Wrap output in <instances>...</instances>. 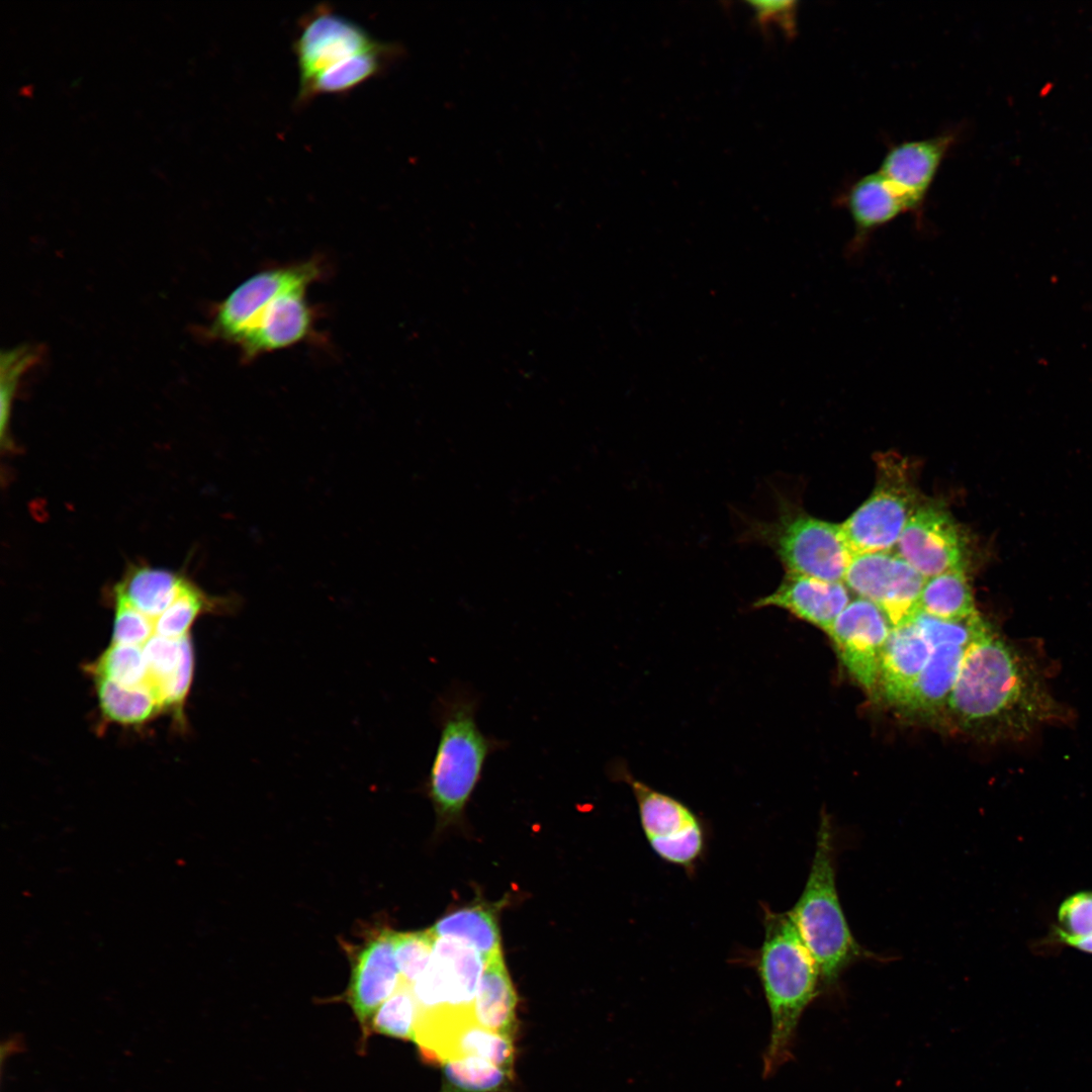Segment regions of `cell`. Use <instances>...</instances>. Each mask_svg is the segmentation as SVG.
I'll return each mask as SVG.
<instances>
[{
    "label": "cell",
    "instance_id": "cell-6",
    "mask_svg": "<svg viewBox=\"0 0 1092 1092\" xmlns=\"http://www.w3.org/2000/svg\"><path fill=\"white\" fill-rule=\"evenodd\" d=\"M872 494L841 525L853 555L894 551L908 521L924 500L914 467L897 453L875 456Z\"/></svg>",
    "mask_w": 1092,
    "mask_h": 1092
},
{
    "label": "cell",
    "instance_id": "cell-10",
    "mask_svg": "<svg viewBox=\"0 0 1092 1092\" xmlns=\"http://www.w3.org/2000/svg\"><path fill=\"white\" fill-rule=\"evenodd\" d=\"M926 578L895 551L853 555L844 584L858 598L871 601L892 627L913 620Z\"/></svg>",
    "mask_w": 1092,
    "mask_h": 1092
},
{
    "label": "cell",
    "instance_id": "cell-16",
    "mask_svg": "<svg viewBox=\"0 0 1092 1092\" xmlns=\"http://www.w3.org/2000/svg\"><path fill=\"white\" fill-rule=\"evenodd\" d=\"M308 287L298 286L281 293L261 312L237 344L244 359L250 361L291 347L311 335L314 313L306 297Z\"/></svg>",
    "mask_w": 1092,
    "mask_h": 1092
},
{
    "label": "cell",
    "instance_id": "cell-37",
    "mask_svg": "<svg viewBox=\"0 0 1092 1092\" xmlns=\"http://www.w3.org/2000/svg\"><path fill=\"white\" fill-rule=\"evenodd\" d=\"M113 598L115 615L112 643L143 646L155 634V620L123 598L117 595H113Z\"/></svg>",
    "mask_w": 1092,
    "mask_h": 1092
},
{
    "label": "cell",
    "instance_id": "cell-20",
    "mask_svg": "<svg viewBox=\"0 0 1092 1092\" xmlns=\"http://www.w3.org/2000/svg\"><path fill=\"white\" fill-rule=\"evenodd\" d=\"M843 204L855 226L856 246L874 230L910 211L902 195L878 170L857 179L845 193Z\"/></svg>",
    "mask_w": 1092,
    "mask_h": 1092
},
{
    "label": "cell",
    "instance_id": "cell-15",
    "mask_svg": "<svg viewBox=\"0 0 1092 1092\" xmlns=\"http://www.w3.org/2000/svg\"><path fill=\"white\" fill-rule=\"evenodd\" d=\"M956 140L952 132L892 146L878 171L893 185L910 211L919 209Z\"/></svg>",
    "mask_w": 1092,
    "mask_h": 1092
},
{
    "label": "cell",
    "instance_id": "cell-21",
    "mask_svg": "<svg viewBox=\"0 0 1092 1092\" xmlns=\"http://www.w3.org/2000/svg\"><path fill=\"white\" fill-rule=\"evenodd\" d=\"M517 993L503 954L484 963L473 1003L475 1022L512 1039L517 1031Z\"/></svg>",
    "mask_w": 1092,
    "mask_h": 1092
},
{
    "label": "cell",
    "instance_id": "cell-3",
    "mask_svg": "<svg viewBox=\"0 0 1092 1092\" xmlns=\"http://www.w3.org/2000/svg\"><path fill=\"white\" fill-rule=\"evenodd\" d=\"M478 706L479 697L462 685L449 688L435 705L439 741L425 787L445 824L461 817L488 756L508 746L480 730Z\"/></svg>",
    "mask_w": 1092,
    "mask_h": 1092
},
{
    "label": "cell",
    "instance_id": "cell-8",
    "mask_svg": "<svg viewBox=\"0 0 1092 1092\" xmlns=\"http://www.w3.org/2000/svg\"><path fill=\"white\" fill-rule=\"evenodd\" d=\"M610 771L631 788L652 850L669 863L694 866L705 846L703 825L697 815L677 799L635 779L623 764L614 763Z\"/></svg>",
    "mask_w": 1092,
    "mask_h": 1092
},
{
    "label": "cell",
    "instance_id": "cell-9",
    "mask_svg": "<svg viewBox=\"0 0 1092 1092\" xmlns=\"http://www.w3.org/2000/svg\"><path fill=\"white\" fill-rule=\"evenodd\" d=\"M896 553L925 578L968 570L970 540L944 503L924 498L908 521Z\"/></svg>",
    "mask_w": 1092,
    "mask_h": 1092
},
{
    "label": "cell",
    "instance_id": "cell-40",
    "mask_svg": "<svg viewBox=\"0 0 1092 1092\" xmlns=\"http://www.w3.org/2000/svg\"><path fill=\"white\" fill-rule=\"evenodd\" d=\"M1070 946L1087 953H1092V937L1075 941Z\"/></svg>",
    "mask_w": 1092,
    "mask_h": 1092
},
{
    "label": "cell",
    "instance_id": "cell-11",
    "mask_svg": "<svg viewBox=\"0 0 1092 1092\" xmlns=\"http://www.w3.org/2000/svg\"><path fill=\"white\" fill-rule=\"evenodd\" d=\"M323 273V265L315 259L255 273L217 305L209 335L238 344L277 296L294 287L310 286Z\"/></svg>",
    "mask_w": 1092,
    "mask_h": 1092
},
{
    "label": "cell",
    "instance_id": "cell-23",
    "mask_svg": "<svg viewBox=\"0 0 1092 1092\" xmlns=\"http://www.w3.org/2000/svg\"><path fill=\"white\" fill-rule=\"evenodd\" d=\"M186 581L167 569L134 565L127 569L112 594L156 620L175 601Z\"/></svg>",
    "mask_w": 1092,
    "mask_h": 1092
},
{
    "label": "cell",
    "instance_id": "cell-4",
    "mask_svg": "<svg viewBox=\"0 0 1092 1092\" xmlns=\"http://www.w3.org/2000/svg\"><path fill=\"white\" fill-rule=\"evenodd\" d=\"M826 984L836 982L852 963L867 957L847 924L839 902L834 867V834L827 814L817 831L816 848L804 890L789 911Z\"/></svg>",
    "mask_w": 1092,
    "mask_h": 1092
},
{
    "label": "cell",
    "instance_id": "cell-36",
    "mask_svg": "<svg viewBox=\"0 0 1092 1092\" xmlns=\"http://www.w3.org/2000/svg\"><path fill=\"white\" fill-rule=\"evenodd\" d=\"M1092 937V892H1078L1069 896L1058 911V925L1055 938L1061 943L1073 942Z\"/></svg>",
    "mask_w": 1092,
    "mask_h": 1092
},
{
    "label": "cell",
    "instance_id": "cell-31",
    "mask_svg": "<svg viewBox=\"0 0 1092 1092\" xmlns=\"http://www.w3.org/2000/svg\"><path fill=\"white\" fill-rule=\"evenodd\" d=\"M418 1004L411 985L400 981L396 991L377 1009L370 1032L412 1040L416 1043Z\"/></svg>",
    "mask_w": 1092,
    "mask_h": 1092
},
{
    "label": "cell",
    "instance_id": "cell-29",
    "mask_svg": "<svg viewBox=\"0 0 1092 1092\" xmlns=\"http://www.w3.org/2000/svg\"><path fill=\"white\" fill-rule=\"evenodd\" d=\"M87 671L125 687L149 685V669L143 646L111 643Z\"/></svg>",
    "mask_w": 1092,
    "mask_h": 1092
},
{
    "label": "cell",
    "instance_id": "cell-14",
    "mask_svg": "<svg viewBox=\"0 0 1092 1092\" xmlns=\"http://www.w3.org/2000/svg\"><path fill=\"white\" fill-rule=\"evenodd\" d=\"M394 930L383 928L372 934L352 962L347 1002L369 1035V1025L377 1009L396 991L400 983L394 944Z\"/></svg>",
    "mask_w": 1092,
    "mask_h": 1092
},
{
    "label": "cell",
    "instance_id": "cell-7",
    "mask_svg": "<svg viewBox=\"0 0 1092 1092\" xmlns=\"http://www.w3.org/2000/svg\"><path fill=\"white\" fill-rule=\"evenodd\" d=\"M484 968L480 953L468 943L436 938L427 968L411 985L418 1018L441 1014L473 1017V1003Z\"/></svg>",
    "mask_w": 1092,
    "mask_h": 1092
},
{
    "label": "cell",
    "instance_id": "cell-38",
    "mask_svg": "<svg viewBox=\"0 0 1092 1092\" xmlns=\"http://www.w3.org/2000/svg\"><path fill=\"white\" fill-rule=\"evenodd\" d=\"M182 658L174 676L161 692L164 708H170L181 714L185 699L191 687L194 670V654L189 634L181 638Z\"/></svg>",
    "mask_w": 1092,
    "mask_h": 1092
},
{
    "label": "cell",
    "instance_id": "cell-19",
    "mask_svg": "<svg viewBox=\"0 0 1092 1092\" xmlns=\"http://www.w3.org/2000/svg\"><path fill=\"white\" fill-rule=\"evenodd\" d=\"M968 649L950 644L934 646L914 689L899 709L922 719L943 715Z\"/></svg>",
    "mask_w": 1092,
    "mask_h": 1092
},
{
    "label": "cell",
    "instance_id": "cell-28",
    "mask_svg": "<svg viewBox=\"0 0 1092 1092\" xmlns=\"http://www.w3.org/2000/svg\"><path fill=\"white\" fill-rule=\"evenodd\" d=\"M512 1077L476 1056L449 1059L442 1064L441 1092H503Z\"/></svg>",
    "mask_w": 1092,
    "mask_h": 1092
},
{
    "label": "cell",
    "instance_id": "cell-33",
    "mask_svg": "<svg viewBox=\"0 0 1092 1092\" xmlns=\"http://www.w3.org/2000/svg\"><path fill=\"white\" fill-rule=\"evenodd\" d=\"M436 937L429 929L393 933L394 954L400 981L413 985L427 968Z\"/></svg>",
    "mask_w": 1092,
    "mask_h": 1092
},
{
    "label": "cell",
    "instance_id": "cell-39",
    "mask_svg": "<svg viewBox=\"0 0 1092 1092\" xmlns=\"http://www.w3.org/2000/svg\"><path fill=\"white\" fill-rule=\"evenodd\" d=\"M749 4L761 28L768 29L775 26L789 36L796 32L797 2L751 1Z\"/></svg>",
    "mask_w": 1092,
    "mask_h": 1092
},
{
    "label": "cell",
    "instance_id": "cell-26",
    "mask_svg": "<svg viewBox=\"0 0 1092 1092\" xmlns=\"http://www.w3.org/2000/svg\"><path fill=\"white\" fill-rule=\"evenodd\" d=\"M100 710L107 720L122 725H140L164 709L149 686L125 687L104 678H94Z\"/></svg>",
    "mask_w": 1092,
    "mask_h": 1092
},
{
    "label": "cell",
    "instance_id": "cell-12",
    "mask_svg": "<svg viewBox=\"0 0 1092 1092\" xmlns=\"http://www.w3.org/2000/svg\"><path fill=\"white\" fill-rule=\"evenodd\" d=\"M891 629L877 605L857 598L838 615L828 633L849 674L874 698L879 697L881 661Z\"/></svg>",
    "mask_w": 1092,
    "mask_h": 1092
},
{
    "label": "cell",
    "instance_id": "cell-35",
    "mask_svg": "<svg viewBox=\"0 0 1092 1092\" xmlns=\"http://www.w3.org/2000/svg\"><path fill=\"white\" fill-rule=\"evenodd\" d=\"M143 651L149 669V686L161 699L162 690L174 676L181 662V638L171 639L154 634L143 645Z\"/></svg>",
    "mask_w": 1092,
    "mask_h": 1092
},
{
    "label": "cell",
    "instance_id": "cell-5",
    "mask_svg": "<svg viewBox=\"0 0 1092 1092\" xmlns=\"http://www.w3.org/2000/svg\"><path fill=\"white\" fill-rule=\"evenodd\" d=\"M771 520L747 519L741 540L769 548L786 573L843 582L853 557L841 525L811 516L777 494Z\"/></svg>",
    "mask_w": 1092,
    "mask_h": 1092
},
{
    "label": "cell",
    "instance_id": "cell-18",
    "mask_svg": "<svg viewBox=\"0 0 1092 1092\" xmlns=\"http://www.w3.org/2000/svg\"><path fill=\"white\" fill-rule=\"evenodd\" d=\"M932 649L913 620L892 627L881 661L879 696L900 708L914 689Z\"/></svg>",
    "mask_w": 1092,
    "mask_h": 1092
},
{
    "label": "cell",
    "instance_id": "cell-1",
    "mask_svg": "<svg viewBox=\"0 0 1092 1092\" xmlns=\"http://www.w3.org/2000/svg\"><path fill=\"white\" fill-rule=\"evenodd\" d=\"M1066 712L1036 660L995 632L967 650L944 713L961 731L997 741L1024 738Z\"/></svg>",
    "mask_w": 1092,
    "mask_h": 1092
},
{
    "label": "cell",
    "instance_id": "cell-34",
    "mask_svg": "<svg viewBox=\"0 0 1092 1092\" xmlns=\"http://www.w3.org/2000/svg\"><path fill=\"white\" fill-rule=\"evenodd\" d=\"M37 353L31 347H18L2 352L0 362L1 396V443L9 447L8 424L12 399L21 375L36 361Z\"/></svg>",
    "mask_w": 1092,
    "mask_h": 1092
},
{
    "label": "cell",
    "instance_id": "cell-27",
    "mask_svg": "<svg viewBox=\"0 0 1092 1092\" xmlns=\"http://www.w3.org/2000/svg\"><path fill=\"white\" fill-rule=\"evenodd\" d=\"M236 606V599L208 596L187 580L175 601L155 620V634L171 639L182 638L188 634L198 616L225 613Z\"/></svg>",
    "mask_w": 1092,
    "mask_h": 1092
},
{
    "label": "cell",
    "instance_id": "cell-22",
    "mask_svg": "<svg viewBox=\"0 0 1092 1092\" xmlns=\"http://www.w3.org/2000/svg\"><path fill=\"white\" fill-rule=\"evenodd\" d=\"M399 50L394 43L382 42L374 50L346 59L299 89L297 102L303 104L321 94H341L356 88L382 72L398 56Z\"/></svg>",
    "mask_w": 1092,
    "mask_h": 1092
},
{
    "label": "cell",
    "instance_id": "cell-13",
    "mask_svg": "<svg viewBox=\"0 0 1092 1092\" xmlns=\"http://www.w3.org/2000/svg\"><path fill=\"white\" fill-rule=\"evenodd\" d=\"M383 41L375 39L353 20L320 7L304 17L294 42L299 72V89L325 70L353 56L374 50Z\"/></svg>",
    "mask_w": 1092,
    "mask_h": 1092
},
{
    "label": "cell",
    "instance_id": "cell-25",
    "mask_svg": "<svg viewBox=\"0 0 1092 1092\" xmlns=\"http://www.w3.org/2000/svg\"><path fill=\"white\" fill-rule=\"evenodd\" d=\"M918 606L919 612L947 621H963L979 614L968 570L964 569L926 578Z\"/></svg>",
    "mask_w": 1092,
    "mask_h": 1092
},
{
    "label": "cell",
    "instance_id": "cell-2",
    "mask_svg": "<svg viewBox=\"0 0 1092 1092\" xmlns=\"http://www.w3.org/2000/svg\"><path fill=\"white\" fill-rule=\"evenodd\" d=\"M758 973L771 1017L763 1076L774 1075L792 1057L798 1022L818 993V966L789 912L765 909Z\"/></svg>",
    "mask_w": 1092,
    "mask_h": 1092
},
{
    "label": "cell",
    "instance_id": "cell-24",
    "mask_svg": "<svg viewBox=\"0 0 1092 1092\" xmlns=\"http://www.w3.org/2000/svg\"><path fill=\"white\" fill-rule=\"evenodd\" d=\"M429 930L436 938L451 937L468 943L484 963L502 954L499 928L491 906L463 907L442 917Z\"/></svg>",
    "mask_w": 1092,
    "mask_h": 1092
},
{
    "label": "cell",
    "instance_id": "cell-30",
    "mask_svg": "<svg viewBox=\"0 0 1092 1092\" xmlns=\"http://www.w3.org/2000/svg\"><path fill=\"white\" fill-rule=\"evenodd\" d=\"M513 1040L473 1022L462 1028L456 1035L449 1059L476 1056L513 1074L515 1061Z\"/></svg>",
    "mask_w": 1092,
    "mask_h": 1092
},
{
    "label": "cell",
    "instance_id": "cell-32",
    "mask_svg": "<svg viewBox=\"0 0 1092 1092\" xmlns=\"http://www.w3.org/2000/svg\"><path fill=\"white\" fill-rule=\"evenodd\" d=\"M913 622L932 647L943 644L970 647L996 631L980 613L963 621H947L918 612Z\"/></svg>",
    "mask_w": 1092,
    "mask_h": 1092
},
{
    "label": "cell",
    "instance_id": "cell-17",
    "mask_svg": "<svg viewBox=\"0 0 1092 1092\" xmlns=\"http://www.w3.org/2000/svg\"><path fill=\"white\" fill-rule=\"evenodd\" d=\"M849 600L844 582L786 573L779 586L758 598L752 607L785 610L828 634Z\"/></svg>",
    "mask_w": 1092,
    "mask_h": 1092
}]
</instances>
